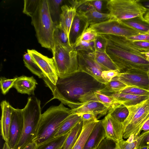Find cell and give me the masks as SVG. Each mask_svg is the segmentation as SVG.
Instances as JSON below:
<instances>
[{"label":"cell","mask_w":149,"mask_h":149,"mask_svg":"<svg viewBox=\"0 0 149 149\" xmlns=\"http://www.w3.org/2000/svg\"><path fill=\"white\" fill-rule=\"evenodd\" d=\"M81 119L79 114L72 113L63 122L54 137H59L70 132Z\"/></svg>","instance_id":"24"},{"label":"cell","mask_w":149,"mask_h":149,"mask_svg":"<svg viewBox=\"0 0 149 149\" xmlns=\"http://www.w3.org/2000/svg\"><path fill=\"white\" fill-rule=\"evenodd\" d=\"M31 18L39 43L42 47L52 50L54 46L53 35L56 25L50 15L47 0H41Z\"/></svg>","instance_id":"4"},{"label":"cell","mask_w":149,"mask_h":149,"mask_svg":"<svg viewBox=\"0 0 149 149\" xmlns=\"http://www.w3.org/2000/svg\"><path fill=\"white\" fill-rule=\"evenodd\" d=\"M102 35L106 42L105 52L117 66L119 73L133 69L147 72L149 69L148 52L138 48L132 41L126 37Z\"/></svg>","instance_id":"2"},{"label":"cell","mask_w":149,"mask_h":149,"mask_svg":"<svg viewBox=\"0 0 149 149\" xmlns=\"http://www.w3.org/2000/svg\"><path fill=\"white\" fill-rule=\"evenodd\" d=\"M101 121L106 138L116 142L123 139V127L122 123L112 118L108 113Z\"/></svg>","instance_id":"14"},{"label":"cell","mask_w":149,"mask_h":149,"mask_svg":"<svg viewBox=\"0 0 149 149\" xmlns=\"http://www.w3.org/2000/svg\"><path fill=\"white\" fill-rule=\"evenodd\" d=\"M72 113L62 103L50 107L41 114L33 141L38 146L53 139L62 123Z\"/></svg>","instance_id":"3"},{"label":"cell","mask_w":149,"mask_h":149,"mask_svg":"<svg viewBox=\"0 0 149 149\" xmlns=\"http://www.w3.org/2000/svg\"><path fill=\"white\" fill-rule=\"evenodd\" d=\"M23 61L25 66L33 74L40 78L45 77L41 69L29 53L27 52L24 55Z\"/></svg>","instance_id":"32"},{"label":"cell","mask_w":149,"mask_h":149,"mask_svg":"<svg viewBox=\"0 0 149 149\" xmlns=\"http://www.w3.org/2000/svg\"><path fill=\"white\" fill-rule=\"evenodd\" d=\"M132 41H145L149 42V33L140 34L127 38Z\"/></svg>","instance_id":"44"},{"label":"cell","mask_w":149,"mask_h":149,"mask_svg":"<svg viewBox=\"0 0 149 149\" xmlns=\"http://www.w3.org/2000/svg\"><path fill=\"white\" fill-rule=\"evenodd\" d=\"M52 50L58 77L68 76L79 70L77 51L72 47L55 45Z\"/></svg>","instance_id":"7"},{"label":"cell","mask_w":149,"mask_h":149,"mask_svg":"<svg viewBox=\"0 0 149 149\" xmlns=\"http://www.w3.org/2000/svg\"><path fill=\"white\" fill-rule=\"evenodd\" d=\"M77 58L79 70L88 74L102 84L107 83L101 76L102 72L105 70L96 63L90 53L78 51Z\"/></svg>","instance_id":"10"},{"label":"cell","mask_w":149,"mask_h":149,"mask_svg":"<svg viewBox=\"0 0 149 149\" xmlns=\"http://www.w3.org/2000/svg\"><path fill=\"white\" fill-rule=\"evenodd\" d=\"M69 132L37 146L36 149H63L65 141Z\"/></svg>","instance_id":"29"},{"label":"cell","mask_w":149,"mask_h":149,"mask_svg":"<svg viewBox=\"0 0 149 149\" xmlns=\"http://www.w3.org/2000/svg\"><path fill=\"white\" fill-rule=\"evenodd\" d=\"M144 132L147 131L149 130V119H148L144 123L143 126L141 130Z\"/></svg>","instance_id":"50"},{"label":"cell","mask_w":149,"mask_h":149,"mask_svg":"<svg viewBox=\"0 0 149 149\" xmlns=\"http://www.w3.org/2000/svg\"><path fill=\"white\" fill-rule=\"evenodd\" d=\"M78 114L81 116V118L83 121L93 120L96 121H98L99 120L94 115L92 114L88 113H80Z\"/></svg>","instance_id":"46"},{"label":"cell","mask_w":149,"mask_h":149,"mask_svg":"<svg viewBox=\"0 0 149 149\" xmlns=\"http://www.w3.org/2000/svg\"><path fill=\"white\" fill-rule=\"evenodd\" d=\"M89 27L97 34L111 35L126 38L143 34L114 17L102 22L90 25Z\"/></svg>","instance_id":"9"},{"label":"cell","mask_w":149,"mask_h":149,"mask_svg":"<svg viewBox=\"0 0 149 149\" xmlns=\"http://www.w3.org/2000/svg\"><path fill=\"white\" fill-rule=\"evenodd\" d=\"M99 92L114 99L126 107L136 105L149 98V96H147L135 95L121 92L113 93L104 88Z\"/></svg>","instance_id":"17"},{"label":"cell","mask_w":149,"mask_h":149,"mask_svg":"<svg viewBox=\"0 0 149 149\" xmlns=\"http://www.w3.org/2000/svg\"><path fill=\"white\" fill-rule=\"evenodd\" d=\"M37 146L36 143L33 141L28 144L23 149H36Z\"/></svg>","instance_id":"48"},{"label":"cell","mask_w":149,"mask_h":149,"mask_svg":"<svg viewBox=\"0 0 149 149\" xmlns=\"http://www.w3.org/2000/svg\"><path fill=\"white\" fill-rule=\"evenodd\" d=\"M95 149H97V148Z\"/></svg>","instance_id":"57"},{"label":"cell","mask_w":149,"mask_h":149,"mask_svg":"<svg viewBox=\"0 0 149 149\" xmlns=\"http://www.w3.org/2000/svg\"><path fill=\"white\" fill-rule=\"evenodd\" d=\"M72 113H88L94 115L97 119L106 115L108 108L101 102L89 101L83 103L80 106L70 109Z\"/></svg>","instance_id":"16"},{"label":"cell","mask_w":149,"mask_h":149,"mask_svg":"<svg viewBox=\"0 0 149 149\" xmlns=\"http://www.w3.org/2000/svg\"><path fill=\"white\" fill-rule=\"evenodd\" d=\"M42 79L53 96L49 101L57 99L71 109L81 106L80 101L87 94L100 91L105 87L104 84L91 75L79 70L68 76L58 77L55 85L45 76Z\"/></svg>","instance_id":"1"},{"label":"cell","mask_w":149,"mask_h":149,"mask_svg":"<svg viewBox=\"0 0 149 149\" xmlns=\"http://www.w3.org/2000/svg\"><path fill=\"white\" fill-rule=\"evenodd\" d=\"M144 17L146 20L149 22V11H147Z\"/></svg>","instance_id":"52"},{"label":"cell","mask_w":149,"mask_h":149,"mask_svg":"<svg viewBox=\"0 0 149 149\" xmlns=\"http://www.w3.org/2000/svg\"><path fill=\"white\" fill-rule=\"evenodd\" d=\"M121 21L125 24L143 34L149 33V22L144 19L143 15Z\"/></svg>","instance_id":"25"},{"label":"cell","mask_w":149,"mask_h":149,"mask_svg":"<svg viewBox=\"0 0 149 149\" xmlns=\"http://www.w3.org/2000/svg\"><path fill=\"white\" fill-rule=\"evenodd\" d=\"M17 78L16 77L13 79H8L3 77H0V86L3 94L5 95L10 88L13 87Z\"/></svg>","instance_id":"38"},{"label":"cell","mask_w":149,"mask_h":149,"mask_svg":"<svg viewBox=\"0 0 149 149\" xmlns=\"http://www.w3.org/2000/svg\"><path fill=\"white\" fill-rule=\"evenodd\" d=\"M132 42L138 48L147 52H149V42L143 41Z\"/></svg>","instance_id":"45"},{"label":"cell","mask_w":149,"mask_h":149,"mask_svg":"<svg viewBox=\"0 0 149 149\" xmlns=\"http://www.w3.org/2000/svg\"><path fill=\"white\" fill-rule=\"evenodd\" d=\"M27 51L41 69L45 76L55 85L58 77L53 59L44 56L34 49H28Z\"/></svg>","instance_id":"11"},{"label":"cell","mask_w":149,"mask_h":149,"mask_svg":"<svg viewBox=\"0 0 149 149\" xmlns=\"http://www.w3.org/2000/svg\"><path fill=\"white\" fill-rule=\"evenodd\" d=\"M119 72L118 70H105L102 72L101 76L107 83L113 78L118 75Z\"/></svg>","instance_id":"43"},{"label":"cell","mask_w":149,"mask_h":149,"mask_svg":"<svg viewBox=\"0 0 149 149\" xmlns=\"http://www.w3.org/2000/svg\"><path fill=\"white\" fill-rule=\"evenodd\" d=\"M90 25L102 22L113 17L109 13H103L97 11L92 6L84 14Z\"/></svg>","instance_id":"26"},{"label":"cell","mask_w":149,"mask_h":149,"mask_svg":"<svg viewBox=\"0 0 149 149\" xmlns=\"http://www.w3.org/2000/svg\"><path fill=\"white\" fill-rule=\"evenodd\" d=\"M104 88L106 90L113 93H118L127 86L124 83L118 79L117 76L113 78L105 84Z\"/></svg>","instance_id":"34"},{"label":"cell","mask_w":149,"mask_h":149,"mask_svg":"<svg viewBox=\"0 0 149 149\" xmlns=\"http://www.w3.org/2000/svg\"><path fill=\"white\" fill-rule=\"evenodd\" d=\"M97 149H99L97 148Z\"/></svg>","instance_id":"55"},{"label":"cell","mask_w":149,"mask_h":149,"mask_svg":"<svg viewBox=\"0 0 149 149\" xmlns=\"http://www.w3.org/2000/svg\"><path fill=\"white\" fill-rule=\"evenodd\" d=\"M73 47L77 51H82L92 53L95 51L91 46L89 42L84 41L80 42L78 44L74 45Z\"/></svg>","instance_id":"42"},{"label":"cell","mask_w":149,"mask_h":149,"mask_svg":"<svg viewBox=\"0 0 149 149\" xmlns=\"http://www.w3.org/2000/svg\"><path fill=\"white\" fill-rule=\"evenodd\" d=\"M106 138L101 120L97 122L89 136L84 149L97 148L101 141Z\"/></svg>","instance_id":"19"},{"label":"cell","mask_w":149,"mask_h":149,"mask_svg":"<svg viewBox=\"0 0 149 149\" xmlns=\"http://www.w3.org/2000/svg\"><path fill=\"white\" fill-rule=\"evenodd\" d=\"M139 1L147 11H149V0H139Z\"/></svg>","instance_id":"49"},{"label":"cell","mask_w":149,"mask_h":149,"mask_svg":"<svg viewBox=\"0 0 149 149\" xmlns=\"http://www.w3.org/2000/svg\"><path fill=\"white\" fill-rule=\"evenodd\" d=\"M99 149H120L118 142L106 138L100 144Z\"/></svg>","instance_id":"39"},{"label":"cell","mask_w":149,"mask_h":149,"mask_svg":"<svg viewBox=\"0 0 149 149\" xmlns=\"http://www.w3.org/2000/svg\"><path fill=\"white\" fill-rule=\"evenodd\" d=\"M41 0H24L23 13L31 17L37 10Z\"/></svg>","instance_id":"35"},{"label":"cell","mask_w":149,"mask_h":149,"mask_svg":"<svg viewBox=\"0 0 149 149\" xmlns=\"http://www.w3.org/2000/svg\"><path fill=\"white\" fill-rule=\"evenodd\" d=\"M147 75H148V76L149 78V70H148V71H147Z\"/></svg>","instance_id":"54"},{"label":"cell","mask_w":149,"mask_h":149,"mask_svg":"<svg viewBox=\"0 0 149 149\" xmlns=\"http://www.w3.org/2000/svg\"><path fill=\"white\" fill-rule=\"evenodd\" d=\"M148 149H149V148H148Z\"/></svg>","instance_id":"56"},{"label":"cell","mask_w":149,"mask_h":149,"mask_svg":"<svg viewBox=\"0 0 149 149\" xmlns=\"http://www.w3.org/2000/svg\"><path fill=\"white\" fill-rule=\"evenodd\" d=\"M129 115L122 123L123 138L135 139L140 135L141 129L149 119V98L134 105L127 107Z\"/></svg>","instance_id":"6"},{"label":"cell","mask_w":149,"mask_h":149,"mask_svg":"<svg viewBox=\"0 0 149 149\" xmlns=\"http://www.w3.org/2000/svg\"><path fill=\"white\" fill-rule=\"evenodd\" d=\"M91 4L96 10L99 13H108L106 11H109L107 6V0H89Z\"/></svg>","instance_id":"40"},{"label":"cell","mask_w":149,"mask_h":149,"mask_svg":"<svg viewBox=\"0 0 149 149\" xmlns=\"http://www.w3.org/2000/svg\"><path fill=\"white\" fill-rule=\"evenodd\" d=\"M53 41L54 46L55 45H62L68 47H72L70 45L68 38L58 24L55 25Z\"/></svg>","instance_id":"33"},{"label":"cell","mask_w":149,"mask_h":149,"mask_svg":"<svg viewBox=\"0 0 149 149\" xmlns=\"http://www.w3.org/2000/svg\"><path fill=\"white\" fill-rule=\"evenodd\" d=\"M117 77L127 86H136L149 91V78L147 72L133 69L119 73Z\"/></svg>","instance_id":"13"},{"label":"cell","mask_w":149,"mask_h":149,"mask_svg":"<svg viewBox=\"0 0 149 149\" xmlns=\"http://www.w3.org/2000/svg\"><path fill=\"white\" fill-rule=\"evenodd\" d=\"M2 149H11L7 142H5L3 144V147Z\"/></svg>","instance_id":"51"},{"label":"cell","mask_w":149,"mask_h":149,"mask_svg":"<svg viewBox=\"0 0 149 149\" xmlns=\"http://www.w3.org/2000/svg\"><path fill=\"white\" fill-rule=\"evenodd\" d=\"M83 123L81 119L70 131L65 141L63 149H72L81 132Z\"/></svg>","instance_id":"28"},{"label":"cell","mask_w":149,"mask_h":149,"mask_svg":"<svg viewBox=\"0 0 149 149\" xmlns=\"http://www.w3.org/2000/svg\"><path fill=\"white\" fill-rule=\"evenodd\" d=\"M22 109L23 127L16 149H23L28 144L33 141L42 114L40 101L35 97H29Z\"/></svg>","instance_id":"5"},{"label":"cell","mask_w":149,"mask_h":149,"mask_svg":"<svg viewBox=\"0 0 149 149\" xmlns=\"http://www.w3.org/2000/svg\"><path fill=\"white\" fill-rule=\"evenodd\" d=\"M37 84L33 76L28 77L22 75L17 77L13 87L16 89L18 93L30 95H34Z\"/></svg>","instance_id":"21"},{"label":"cell","mask_w":149,"mask_h":149,"mask_svg":"<svg viewBox=\"0 0 149 149\" xmlns=\"http://www.w3.org/2000/svg\"><path fill=\"white\" fill-rule=\"evenodd\" d=\"M144 146H149V134L142 139L139 145V147Z\"/></svg>","instance_id":"47"},{"label":"cell","mask_w":149,"mask_h":149,"mask_svg":"<svg viewBox=\"0 0 149 149\" xmlns=\"http://www.w3.org/2000/svg\"><path fill=\"white\" fill-rule=\"evenodd\" d=\"M97 35L95 30L88 27L77 38L74 45L82 41L89 42L94 41Z\"/></svg>","instance_id":"36"},{"label":"cell","mask_w":149,"mask_h":149,"mask_svg":"<svg viewBox=\"0 0 149 149\" xmlns=\"http://www.w3.org/2000/svg\"><path fill=\"white\" fill-rule=\"evenodd\" d=\"M149 146H144L139 147L138 149H148Z\"/></svg>","instance_id":"53"},{"label":"cell","mask_w":149,"mask_h":149,"mask_svg":"<svg viewBox=\"0 0 149 149\" xmlns=\"http://www.w3.org/2000/svg\"><path fill=\"white\" fill-rule=\"evenodd\" d=\"M89 25L86 17L76 12L70 28L69 40L73 47L77 38Z\"/></svg>","instance_id":"15"},{"label":"cell","mask_w":149,"mask_h":149,"mask_svg":"<svg viewBox=\"0 0 149 149\" xmlns=\"http://www.w3.org/2000/svg\"><path fill=\"white\" fill-rule=\"evenodd\" d=\"M109 115L120 122L123 123L127 118L129 114L127 107L123 104L116 103L108 109Z\"/></svg>","instance_id":"27"},{"label":"cell","mask_w":149,"mask_h":149,"mask_svg":"<svg viewBox=\"0 0 149 149\" xmlns=\"http://www.w3.org/2000/svg\"><path fill=\"white\" fill-rule=\"evenodd\" d=\"M148 134L149 130L143 132L135 139L130 137L127 140L123 139L118 142L119 146L120 149H138L141 140Z\"/></svg>","instance_id":"31"},{"label":"cell","mask_w":149,"mask_h":149,"mask_svg":"<svg viewBox=\"0 0 149 149\" xmlns=\"http://www.w3.org/2000/svg\"><path fill=\"white\" fill-rule=\"evenodd\" d=\"M90 54L96 63L105 70H118L117 66L106 52L95 50Z\"/></svg>","instance_id":"23"},{"label":"cell","mask_w":149,"mask_h":149,"mask_svg":"<svg viewBox=\"0 0 149 149\" xmlns=\"http://www.w3.org/2000/svg\"><path fill=\"white\" fill-rule=\"evenodd\" d=\"M1 132L2 138L8 143L9 133L11 123L13 107L6 100L1 103Z\"/></svg>","instance_id":"18"},{"label":"cell","mask_w":149,"mask_h":149,"mask_svg":"<svg viewBox=\"0 0 149 149\" xmlns=\"http://www.w3.org/2000/svg\"><path fill=\"white\" fill-rule=\"evenodd\" d=\"M119 92L135 95L149 96V91L139 87L127 86Z\"/></svg>","instance_id":"37"},{"label":"cell","mask_w":149,"mask_h":149,"mask_svg":"<svg viewBox=\"0 0 149 149\" xmlns=\"http://www.w3.org/2000/svg\"><path fill=\"white\" fill-rule=\"evenodd\" d=\"M107 6L109 13L120 20L143 15L147 11L139 0H107Z\"/></svg>","instance_id":"8"},{"label":"cell","mask_w":149,"mask_h":149,"mask_svg":"<svg viewBox=\"0 0 149 149\" xmlns=\"http://www.w3.org/2000/svg\"><path fill=\"white\" fill-rule=\"evenodd\" d=\"M24 123L23 109L13 107L8 143L11 149H16L22 133Z\"/></svg>","instance_id":"12"},{"label":"cell","mask_w":149,"mask_h":149,"mask_svg":"<svg viewBox=\"0 0 149 149\" xmlns=\"http://www.w3.org/2000/svg\"><path fill=\"white\" fill-rule=\"evenodd\" d=\"M61 13L58 25L69 39L70 28L76 10L74 7L66 5L61 6Z\"/></svg>","instance_id":"20"},{"label":"cell","mask_w":149,"mask_h":149,"mask_svg":"<svg viewBox=\"0 0 149 149\" xmlns=\"http://www.w3.org/2000/svg\"><path fill=\"white\" fill-rule=\"evenodd\" d=\"M95 43V50L105 52L106 42L102 34H97Z\"/></svg>","instance_id":"41"},{"label":"cell","mask_w":149,"mask_h":149,"mask_svg":"<svg viewBox=\"0 0 149 149\" xmlns=\"http://www.w3.org/2000/svg\"><path fill=\"white\" fill-rule=\"evenodd\" d=\"M47 0L49 10L52 20L56 25H58L61 13L60 6L62 4L63 0Z\"/></svg>","instance_id":"30"},{"label":"cell","mask_w":149,"mask_h":149,"mask_svg":"<svg viewBox=\"0 0 149 149\" xmlns=\"http://www.w3.org/2000/svg\"><path fill=\"white\" fill-rule=\"evenodd\" d=\"M83 121V126L81 132L72 149H84L89 136L96 123L98 121L91 120Z\"/></svg>","instance_id":"22"}]
</instances>
